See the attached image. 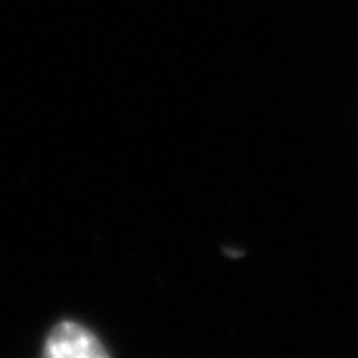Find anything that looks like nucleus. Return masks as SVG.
Segmentation results:
<instances>
[{"label": "nucleus", "instance_id": "1", "mask_svg": "<svg viewBox=\"0 0 358 358\" xmlns=\"http://www.w3.org/2000/svg\"><path fill=\"white\" fill-rule=\"evenodd\" d=\"M42 358H110V355L88 327L74 320H62L54 324L46 336Z\"/></svg>", "mask_w": 358, "mask_h": 358}]
</instances>
